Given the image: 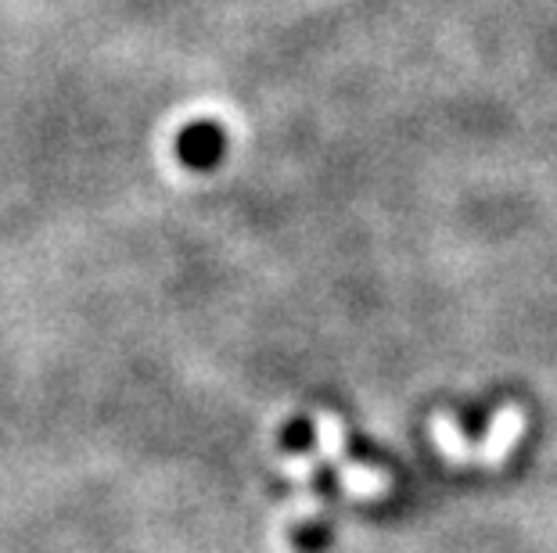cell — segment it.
Returning a JSON list of instances; mask_svg holds the SVG:
<instances>
[{
  "mask_svg": "<svg viewBox=\"0 0 557 553\" xmlns=\"http://www.w3.org/2000/svg\"><path fill=\"white\" fill-rule=\"evenodd\" d=\"M220 148H223V134L212 123H198L191 129H184L181 137V159L187 166H206V162L220 155Z\"/></svg>",
  "mask_w": 557,
  "mask_h": 553,
  "instance_id": "1",
  "label": "cell"
}]
</instances>
